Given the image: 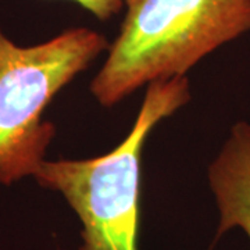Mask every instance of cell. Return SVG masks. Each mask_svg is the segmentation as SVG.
Returning a JSON list of instances; mask_svg holds the SVG:
<instances>
[{
    "label": "cell",
    "instance_id": "4",
    "mask_svg": "<svg viewBox=\"0 0 250 250\" xmlns=\"http://www.w3.org/2000/svg\"><path fill=\"white\" fill-rule=\"evenodd\" d=\"M218 225L214 242L241 229L250 241V124L238 121L207 171Z\"/></svg>",
    "mask_w": 250,
    "mask_h": 250
},
{
    "label": "cell",
    "instance_id": "1",
    "mask_svg": "<svg viewBox=\"0 0 250 250\" xmlns=\"http://www.w3.org/2000/svg\"><path fill=\"white\" fill-rule=\"evenodd\" d=\"M125 17L90 93L113 107L152 82L185 77L250 31V0H124Z\"/></svg>",
    "mask_w": 250,
    "mask_h": 250
},
{
    "label": "cell",
    "instance_id": "2",
    "mask_svg": "<svg viewBox=\"0 0 250 250\" xmlns=\"http://www.w3.org/2000/svg\"><path fill=\"white\" fill-rule=\"evenodd\" d=\"M190 99L187 77L147 85L142 106L125 139L86 160H45L34 178L62 193L80 218V250H139V196L143 146L154 126Z\"/></svg>",
    "mask_w": 250,
    "mask_h": 250
},
{
    "label": "cell",
    "instance_id": "5",
    "mask_svg": "<svg viewBox=\"0 0 250 250\" xmlns=\"http://www.w3.org/2000/svg\"><path fill=\"white\" fill-rule=\"evenodd\" d=\"M81 7L88 10L99 20H108L121 9H124V0H72Z\"/></svg>",
    "mask_w": 250,
    "mask_h": 250
},
{
    "label": "cell",
    "instance_id": "3",
    "mask_svg": "<svg viewBox=\"0 0 250 250\" xmlns=\"http://www.w3.org/2000/svg\"><path fill=\"white\" fill-rule=\"evenodd\" d=\"M108 49L106 36L71 28L35 46L0 29V184L35 175L56 128L43 113L56 95Z\"/></svg>",
    "mask_w": 250,
    "mask_h": 250
}]
</instances>
